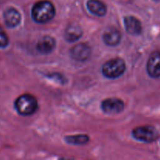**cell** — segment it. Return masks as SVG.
Returning <instances> with one entry per match:
<instances>
[{
  "instance_id": "6da1fadb",
  "label": "cell",
  "mask_w": 160,
  "mask_h": 160,
  "mask_svg": "<svg viewBox=\"0 0 160 160\" xmlns=\"http://www.w3.org/2000/svg\"><path fill=\"white\" fill-rule=\"evenodd\" d=\"M56 9L49 1H39L34 5L31 10L33 19L38 23H46L54 17Z\"/></svg>"
},
{
  "instance_id": "7a4b0ae2",
  "label": "cell",
  "mask_w": 160,
  "mask_h": 160,
  "mask_svg": "<svg viewBox=\"0 0 160 160\" xmlns=\"http://www.w3.org/2000/svg\"><path fill=\"white\" fill-rule=\"evenodd\" d=\"M15 108L20 115L29 116L37 110L38 102L33 95L24 94L17 98L15 101Z\"/></svg>"
},
{
  "instance_id": "3957f363",
  "label": "cell",
  "mask_w": 160,
  "mask_h": 160,
  "mask_svg": "<svg viewBox=\"0 0 160 160\" xmlns=\"http://www.w3.org/2000/svg\"><path fill=\"white\" fill-rule=\"evenodd\" d=\"M125 62L120 58H115L107 61L102 66V73L106 78L114 79L121 76L125 71Z\"/></svg>"
},
{
  "instance_id": "277c9868",
  "label": "cell",
  "mask_w": 160,
  "mask_h": 160,
  "mask_svg": "<svg viewBox=\"0 0 160 160\" xmlns=\"http://www.w3.org/2000/svg\"><path fill=\"white\" fill-rule=\"evenodd\" d=\"M133 136L136 139L145 142H152L158 138V131L152 126H142L134 128Z\"/></svg>"
},
{
  "instance_id": "5b68a950",
  "label": "cell",
  "mask_w": 160,
  "mask_h": 160,
  "mask_svg": "<svg viewBox=\"0 0 160 160\" xmlns=\"http://www.w3.org/2000/svg\"><path fill=\"white\" fill-rule=\"evenodd\" d=\"M124 108V103L122 100L117 98H107L102 103V109L109 114H116L122 112Z\"/></svg>"
},
{
  "instance_id": "8992f818",
  "label": "cell",
  "mask_w": 160,
  "mask_h": 160,
  "mask_svg": "<svg viewBox=\"0 0 160 160\" xmlns=\"http://www.w3.org/2000/svg\"><path fill=\"white\" fill-rule=\"evenodd\" d=\"M73 59L77 61H85L91 55V48L85 43H79L74 45L70 51Z\"/></svg>"
},
{
  "instance_id": "52a82bcc",
  "label": "cell",
  "mask_w": 160,
  "mask_h": 160,
  "mask_svg": "<svg viewBox=\"0 0 160 160\" xmlns=\"http://www.w3.org/2000/svg\"><path fill=\"white\" fill-rule=\"evenodd\" d=\"M147 70L152 78L160 77V52H154L150 56L147 63Z\"/></svg>"
},
{
  "instance_id": "ba28073f",
  "label": "cell",
  "mask_w": 160,
  "mask_h": 160,
  "mask_svg": "<svg viewBox=\"0 0 160 160\" xmlns=\"http://www.w3.org/2000/svg\"><path fill=\"white\" fill-rule=\"evenodd\" d=\"M3 18L5 23L8 28H15L20 23L21 20L20 12L15 8H7L3 12Z\"/></svg>"
},
{
  "instance_id": "9c48e42d",
  "label": "cell",
  "mask_w": 160,
  "mask_h": 160,
  "mask_svg": "<svg viewBox=\"0 0 160 160\" xmlns=\"http://www.w3.org/2000/svg\"><path fill=\"white\" fill-rule=\"evenodd\" d=\"M56 46V41L51 36H44L37 44V49L42 54H48L54 49Z\"/></svg>"
},
{
  "instance_id": "30bf717a",
  "label": "cell",
  "mask_w": 160,
  "mask_h": 160,
  "mask_svg": "<svg viewBox=\"0 0 160 160\" xmlns=\"http://www.w3.org/2000/svg\"><path fill=\"white\" fill-rule=\"evenodd\" d=\"M124 24L127 31L129 34L137 35L142 32V24L141 22L132 16L126 17L124 18Z\"/></svg>"
},
{
  "instance_id": "8fae6325",
  "label": "cell",
  "mask_w": 160,
  "mask_h": 160,
  "mask_svg": "<svg viewBox=\"0 0 160 160\" xmlns=\"http://www.w3.org/2000/svg\"><path fill=\"white\" fill-rule=\"evenodd\" d=\"M121 39V34L117 28H109L105 31L103 34V40L105 43L110 46H114L119 44Z\"/></svg>"
},
{
  "instance_id": "7c38bea8",
  "label": "cell",
  "mask_w": 160,
  "mask_h": 160,
  "mask_svg": "<svg viewBox=\"0 0 160 160\" xmlns=\"http://www.w3.org/2000/svg\"><path fill=\"white\" fill-rule=\"evenodd\" d=\"M88 10L98 17H102L106 12V6L99 0H89L87 3Z\"/></svg>"
},
{
  "instance_id": "4fadbf2b",
  "label": "cell",
  "mask_w": 160,
  "mask_h": 160,
  "mask_svg": "<svg viewBox=\"0 0 160 160\" xmlns=\"http://www.w3.org/2000/svg\"><path fill=\"white\" fill-rule=\"evenodd\" d=\"M81 34H82L81 28L78 25L73 23L67 27L64 36H65L66 40L70 42H73L78 40L81 37Z\"/></svg>"
},
{
  "instance_id": "5bb4252c",
  "label": "cell",
  "mask_w": 160,
  "mask_h": 160,
  "mask_svg": "<svg viewBox=\"0 0 160 160\" xmlns=\"http://www.w3.org/2000/svg\"><path fill=\"white\" fill-rule=\"evenodd\" d=\"M65 140L67 142L73 145H83L88 142L89 138L86 134H81V135H75V136H68L65 138Z\"/></svg>"
},
{
  "instance_id": "9a60e30c",
  "label": "cell",
  "mask_w": 160,
  "mask_h": 160,
  "mask_svg": "<svg viewBox=\"0 0 160 160\" xmlns=\"http://www.w3.org/2000/svg\"><path fill=\"white\" fill-rule=\"evenodd\" d=\"M9 45V38L0 25V48H6Z\"/></svg>"
},
{
  "instance_id": "2e32d148",
  "label": "cell",
  "mask_w": 160,
  "mask_h": 160,
  "mask_svg": "<svg viewBox=\"0 0 160 160\" xmlns=\"http://www.w3.org/2000/svg\"><path fill=\"white\" fill-rule=\"evenodd\" d=\"M156 1H160V0H156Z\"/></svg>"
}]
</instances>
